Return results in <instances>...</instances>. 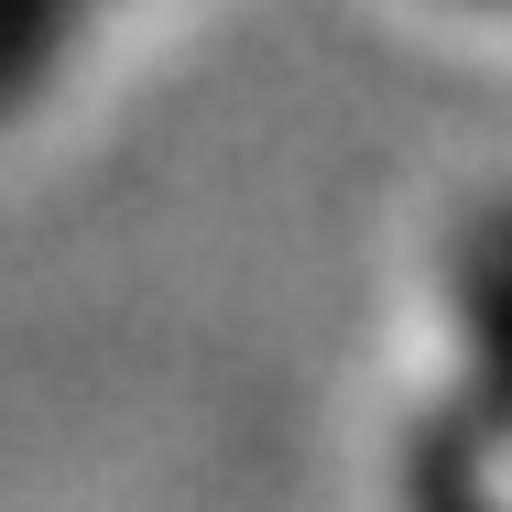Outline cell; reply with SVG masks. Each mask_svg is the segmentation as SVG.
<instances>
[{
  "instance_id": "6da1fadb",
  "label": "cell",
  "mask_w": 512,
  "mask_h": 512,
  "mask_svg": "<svg viewBox=\"0 0 512 512\" xmlns=\"http://www.w3.org/2000/svg\"><path fill=\"white\" fill-rule=\"evenodd\" d=\"M447 327H458V393L491 447H512V197H480L447 240Z\"/></svg>"
},
{
  "instance_id": "7a4b0ae2",
  "label": "cell",
  "mask_w": 512,
  "mask_h": 512,
  "mask_svg": "<svg viewBox=\"0 0 512 512\" xmlns=\"http://www.w3.org/2000/svg\"><path fill=\"white\" fill-rule=\"evenodd\" d=\"M393 502L404 512H512L502 447H491L458 404H425L404 425V480H393Z\"/></svg>"
},
{
  "instance_id": "3957f363",
  "label": "cell",
  "mask_w": 512,
  "mask_h": 512,
  "mask_svg": "<svg viewBox=\"0 0 512 512\" xmlns=\"http://www.w3.org/2000/svg\"><path fill=\"white\" fill-rule=\"evenodd\" d=\"M88 11L99 0H0V120L66 66V44L88 33Z\"/></svg>"
}]
</instances>
